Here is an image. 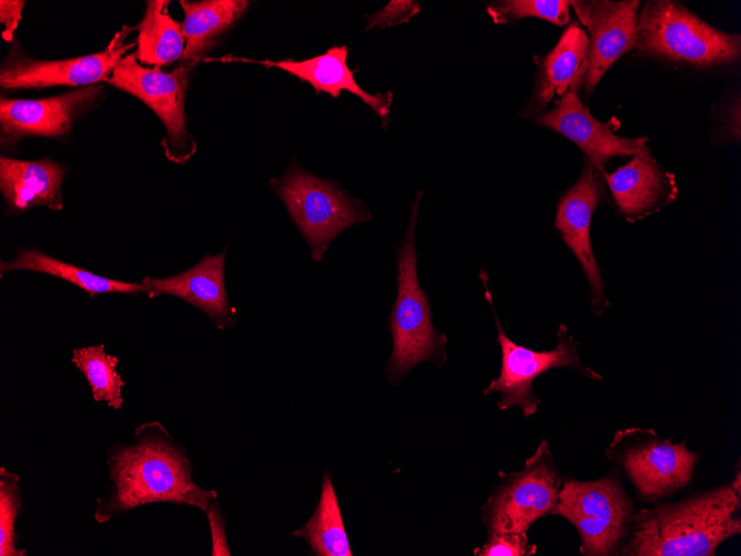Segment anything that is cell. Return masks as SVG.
<instances>
[{
    "label": "cell",
    "instance_id": "obj_1",
    "mask_svg": "<svg viewBox=\"0 0 741 556\" xmlns=\"http://www.w3.org/2000/svg\"><path fill=\"white\" fill-rule=\"evenodd\" d=\"M109 494L97 501L94 519L112 518L153 503H173L206 510L217 497L214 489L199 486L184 448L159 422L135 428L130 444H116L108 452Z\"/></svg>",
    "mask_w": 741,
    "mask_h": 556
},
{
    "label": "cell",
    "instance_id": "obj_2",
    "mask_svg": "<svg viewBox=\"0 0 741 556\" xmlns=\"http://www.w3.org/2000/svg\"><path fill=\"white\" fill-rule=\"evenodd\" d=\"M740 493L732 485L697 494L677 503L643 509L633 517L632 537L623 555L712 556L725 539L740 534L733 517Z\"/></svg>",
    "mask_w": 741,
    "mask_h": 556
},
{
    "label": "cell",
    "instance_id": "obj_3",
    "mask_svg": "<svg viewBox=\"0 0 741 556\" xmlns=\"http://www.w3.org/2000/svg\"><path fill=\"white\" fill-rule=\"evenodd\" d=\"M422 194V190L416 193L408 228L397 251V295L388 323L393 351L386 365L393 385L420 362L430 361L439 367L446 360V336L433 325L429 300L417 275L415 231Z\"/></svg>",
    "mask_w": 741,
    "mask_h": 556
},
{
    "label": "cell",
    "instance_id": "obj_4",
    "mask_svg": "<svg viewBox=\"0 0 741 556\" xmlns=\"http://www.w3.org/2000/svg\"><path fill=\"white\" fill-rule=\"evenodd\" d=\"M633 48L670 61L710 67L739 60L741 37L711 27L679 2L654 0L638 14Z\"/></svg>",
    "mask_w": 741,
    "mask_h": 556
},
{
    "label": "cell",
    "instance_id": "obj_5",
    "mask_svg": "<svg viewBox=\"0 0 741 556\" xmlns=\"http://www.w3.org/2000/svg\"><path fill=\"white\" fill-rule=\"evenodd\" d=\"M268 184L284 202L317 262L341 232L372 220L370 212L359 200L349 198L335 183L313 175L296 162L281 178L270 179Z\"/></svg>",
    "mask_w": 741,
    "mask_h": 556
},
{
    "label": "cell",
    "instance_id": "obj_6",
    "mask_svg": "<svg viewBox=\"0 0 741 556\" xmlns=\"http://www.w3.org/2000/svg\"><path fill=\"white\" fill-rule=\"evenodd\" d=\"M577 528L582 555L612 554L631 514V503L620 483L606 477L596 482L566 481L550 512Z\"/></svg>",
    "mask_w": 741,
    "mask_h": 556
},
{
    "label": "cell",
    "instance_id": "obj_7",
    "mask_svg": "<svg viewBox=\"0 0 741 556\" xmlns=\"http://www.w3.org/2000/svg\"><path fill=\"white\" fill-rule=\"evenodd\" d=\"M559 476L551 463L546 441L518 473L505 476L484 506L483 522L488 533H526L557 504Z\"/></svg>",
    "mask_w": 741,
    "mask_h": 556
},
{
    "label": "cell",
    "instance_id": "obj_8",
    "mask_svg": "<svg viewBox=\"0 0 741 556\" xmlns=\"http://www.w3.org/2000/svg\"><path fill=\"white\" fill-rule=\"evenodd\" d=\"M189 71L190 67L183 64L172 72H164L160 67L148 68L140 64L133 53L125 55L108 79V83L135 95L161 119L166 129L165 154L180 164L195 151L184 113Z\"/></svg>",
    "mask_w": 741,
    "mask_h": 556
},
{
    "label": "cell",
    "instance_id": "obj_9",
    "mask_svg": "<svg viewBox=\"0 0 741 556\" xmlns=\"http://www.w3.org/2000/svg\"><path fill=\"white\" fill-rule=\"evenodd\" d=\"M494 317L498 331L497 342L501 350V366L499 376L491 381L483 393L490 395L499 392L501 398L498 408L518 406L525 416L532 415L540 403L534 396L532 382L552 368L572 367L592 380H601L599 374L581 365L577 342L567 334L566 325L559 326L557 346L551 351L539 352L514 343L505 334L495 311Z\"/></svg>",
    "mask_w": 741,
    "mask_h": 556
},
{
    "label": "cell",
    "instance_id": "obj_10",
    "mask_svg": "<svg viewBox=\"0 0 741 556\" xmlns=\"http://www.w3.org/2000/svg\"><path fill=\"white\" fill-rule=\"evenodd\" d=\"M641 2L570 1V6L587 29L588 47L569 90L590 94L606 71L635 46L638 9Z\"/></svg>",
    "mask_w": 741,
    "mask_h": 556
},
{
    "label": "cell",
    "instance_id": "obj_11",
    "mask_svg": "<svg viewBox=\"0 0 741 556\" xmlns=\"http://www.w3.org/2000/svg\"><path fill=\"white\" fill-rule=\"evenodd\" d=\"M131 29L124 26L108 47L97 53L63 60H37L16 42L0 67V87L4 90L54 85H92L106 80L134 43L124 40Z\"/></svg>",
    "mask_w": 741,
    "mask_h": 556
},
{
    "label": "cell",
    "instance_id": "obj_12",
    "mask_svg": "<svg viewBox=\"0 0 741 556\" xmlns=\"http://www.w3.org/2000/svg\"><path fill=\"white\" fill-rule=\"evenodd\" d=\"M605 174L602 168L585 156L582 172L577 182L561 194L555 218V228L587 276L592 294V313L596 315H602L608 306L602 276L590 242V222L602 200Z\"/></svg>",
    "mask_w": 741,
    "mask_h": 556
},
{
    "label": "cell",
    "instance_id": "obj_13",
    "mask_svg": "<svg viewBox=\"0 0 741 556\" xmlns=\"http://www.w3.org/2000/svg\"><path fill=\"white\" fill-rule=\"evenodd\" d=\"M100 91V85H89L44 99L1 98V144L13 145L29 135L57 138L65 134L78 114L93 103Z\"/></svg>",
    "mask_w": 741,
    "mask_h": 556
},
{
    "label": "cell",
    "instance_id": "obj_14",
    "mask_svg": "<svg viewBox=\"0 0 741 556\" xmlns=\"http://www.w3.org/2000/svg\"><path fill=\"white\" fill-rule=\"evenodd\" d=\"M537 123L558 132L577 144L593 164L603 169L615 156L636 155L647 144V137L622 138L613 133L611 122L595 119L578 93L568 90L550 111L540 113Z\"/></svg>",
    "mask_w": 741,
    "mask_h": 556
},
{
    "label": "cell",
    "instance_id": "obj_15",
    "mask_svg": "<svg viewBox=\"0 0 741 556\" xmlns=\"http://www.w3.org/2000/svg\"><path fill=\"white\" fill-rule=\"evenodd\" d=\"M618 213L633 223L670 204L678 194L674 175L666 171L646 145L626 165L605 174Z\"/></svg>",
    "mask_w": 741,
    "mask_h": 556
},
{
    "label": "cell",
    "instance_id": "obj_16",
    "mask_svg": "<svg viewBox=\"0 0 741 556\" xmlns=\"http://www.w3.org/2000/svg\"><path fill=\"white\" fill-rule=\"evenodd\" d=\"M698 458L699 454L687 449L684 443L656 437L625 448L620 463L639 493L652 499L688 484Z\"/></svg>",
    "mask_w": 741,
    "mask_h": 556
},
{
    "label": "cell",
    "instance_id": "obj_17",
    "mask_svg": "<svg viewBox=\"0 0 741 556\" xmlns=\"http://www.w3.org/2000/svg\"><path fill=\"white\" fill-rule=\"evenodd\" d=\"M225 253L226 249L216 255L206 253L184 272L163 279L145 277L141 282L149 297L161 294L179 297L205 313L219 330L232 327L233 310L224 283Z\"/></svg>",
    "mask_w": 741,
    "mask_h": 556
},
{
    "label": "cell",
    "instance_id": "obj_18",
    "mask_svg": "<svg viewBox=\"0 0 741 556\" xmlns=\"http://www.w3.org/2000/svg\"><path fill=\"white\" fill-rule=\"evenodd\" d=\"M67 171L65 165L49 159L24 161L1 156L0 190L8 212L39 205L61 210V184Z\"/></svg>",
    "mask_w": 741,
    "mask_h": 556
},
{
    "label": "cell",
    "instance_id": "obj_19",
    "mask_svg": "<svg viewBox=\"0 0 741 556\" xmlns=\"http://www.w3.org/2000/svg\"><path fill=\"white\" fill-rule=\"evenodd\" d=\"M347 47H332L323 54L296 61H258L265 67L282 69L302 81L308 82L316 92H325L337 98L343 90L362 99L374 112L384 120L389 114L392 93L370 94L363 90L354 79L347 65Z\"/></svg>",
    "mask_w": 741,
    "mask_h": 556
},
{
    "label": "cell",
    "instance_id": "obj_20",
    "mask_svg": "<svg viewBox=\"0 0 741 556\" xmlns=\"http://www.w3.org/2000/svg\"><path fill=\"white\" fill-rule=\"evenodd\" d=\"M180 4L184 12L182 30L185 48L183 65L192 67L204 57L233 23L246 11L250 1L204 0L185 1Z\"/></svg>",
    "mask_w": 741,
    "mask_h": 556
},
{
    "label": "cell",
    "instance_id": "obj_21",
    "mask_svg": "<svg viewBox=\"0 0 741 556\" xmlns=\"http://www.w3.org/2000/svg\"><path fill=\"white\" fill-rule=\"evenodd\" d=\"M588 34L578 23H571L554 49L541 59L532 97L525 108V115L544 109L555 95L562 97L578 72L586 49Z\"/></svg>",
    "mask_w": 741,
    "mask_h": 556
},
{
    "label": "cell",
    "instance_id": "obj_22",
    "mask_svg": "<svg viewBox=\"0 0 741 556\" xmlns=\"http://www.w3.org/2000/svg\"><path fill=\"white\" fill-rule=\"evenodd\" d=\"M169 4L165 0L146 2L136 38L135 57L142 64L162 67L182 59L185 48L182 24L170 16Z\"/></svg>",
    "mask_w": 741,
    "mask_h": 556
},
{
    "label": "cell",
    "instance_id": "obj_23",
    "mask_svg": "<svg viewBox=\"0 0 741 556\" xmlns=\"http://www.w3.org/2000/svg\"><path fill=\"white\" fill-rule=\"evenodd\" d=\"M27 270L53 275L84 290L90 296L101 293H144L145 285L100 276L80 266L65 263L37 250H20L10 262H1V275L9 271Z\"/></svg>",
    "mask_w": 741,
    "mask_h": 556
},
{
    "label": "cell",
    "instance_id": "obj_24",
    "mask_svg": "<svg viewBox=\"0 0 741 556\" xmlns=\"http://www.w3.org/2000/svg\"><path fill=\"white\" fill-rule=\"evenodd\" d=\"M306 540L317 556H352L341 508L332 479L323 475L317 507L309 519L292 533Z\"/></svg>",
    "mask_w": 741,
    "mask_h": 556
},
{
    "label": "cell",
    "instance_id": "obj_25",
    "mask_svg": "<svg viewBox=\"0 0 741 556\" xmlns=\"http://www.w3.org/2000/svg\"><path fill=\"white\" fill-rule=\"evenodd\" d=\"M71 361L89 383L95 402H105L114 410L122 408L125 383L116 372V356L108 354L103 344H97L73 350Z\"/></svg>",
    "mask_w": 741,
    "mask_h": 556
},
{
    "label": "cell",
    "instance_id": "obj_26",
    "mask_svg": "<svg viewBox=\"0 0 741 556\" xmlns=\"http://www.w3.org/2000/svg\"><path fill=\"white\" fill-rule=\"evenodd\" d=\"M569 8L570 1L566 0H505L489 4L487 13L495 23L536 17L557 26H564L570 18Z\"/></svg>",
    "mask_w": 741,
    "mask_h": 556
},
{
    "label": "cell",
    "instance_id": "obj_27",
    "mask_svg": "<svg viewBox=\"0 0 741 556\" xmlns=\"http://www.w3.org/2000/svg\"><path fill=\"white\" fill-rule=\"evenodd\" d=\"M19 475L0 468V556H24L27 552L17 547L16 522L21 510Z\"/></svg>",
    "mask_w": 741,
    "mask_h": 556
},
{
    "label": "cell",
    "instance_id": "obj_28",
    "mask_svg": "<svg viewBox=\"0 0 741 556\" xmlns=\"http://www.w3.org/2000/svg\"><path fill=\"white\" fill-rule=\"evenodd\" d=\"M535 545H529L526 533H490L484 546L476 550L480 556H526L532 555Z\"/></svg>",
    "mask_w": 741,
    "mask_h": 556
},
{
    "label": "cell",
    "instance_id": "obj_29",
    "mask_svg": "<svg viewBox=\"0 0 741 556\" xmlns=\"http://www.w3.org/2000/svg\"><path fill=\"white\" fill-rule=\"evenodd\" d=\"M422 10L417 1L410 0H392L378 12L367 16V27L369 28H386L399 23L407 22Z\"/></svg>",
    "mask_w": 741,
    "mask_h": 556
},
{
    "label": "cell",
    "instance_id": "obj_30",
    "mask_svg": "<svg viewBox=\"0 0 741 556\" xmlns=\"http://www.w3.org/2000/svg\"><path fill=\"white\" fill-rule=\"evenodd\" d=\"M210 524L211 535H212V552L211 554L216 555H231V552L227 547L223 517L221 510L217 508V504H210L205 510Z\"/></svg>",
    "mask_w": 741,
    "mask_h": 556
},
{
    "label": "cell",
    "instance_id": "obj_31",
    "mask_svg": "<svg viewBox=\"0 0 741 556\" xmlns=\"http://www.w3.org/2000/svg\"><path fill=\"white\" fill-rule=\"evenodd\" d=\"M26 1L22 0H1L0 1V21L4 26L2 37L6 41L13 39L14 30L22 18V9Z\"/></svg>",
    "mask_w": 741,
    "mask_h": 556
}]
</instances>
